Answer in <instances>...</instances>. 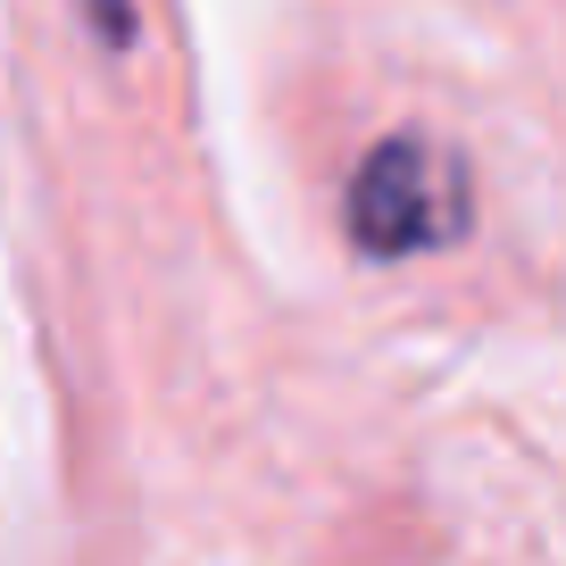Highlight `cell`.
<instances>
[{
  "instance_id": "6da1fadb",
  "label": "cell",
  "mask_w": 566,
  "mask_h": 566,
  "mask_svg": "<svg viewBox=\"0 0 566 566\" xmlns=\"http://www.w3.org/2000/svg\"><path fill=\"white\" fill-rule=\"evenodd\" d=\"M467 233V176L442 142L391 134L350 176V242L367 259H417Z\"/></svg>"
},
{
  "instance_id": "7a4b0ae2",
  "label": "cell",
  "mask_w": 566,
  "mask_h": 566,
  "mask_svg": "<svg viewBox=\"0 0 566 566\" xmlns=\"http://www.w3.org/2000/svg\"><path fill=\"white\" fill-rule=\"evenodd\" d=\"M84 9H92V34L101 42H117V51L134 42V9H125V0H84Z\"/></svg>"
}]
</instances>
